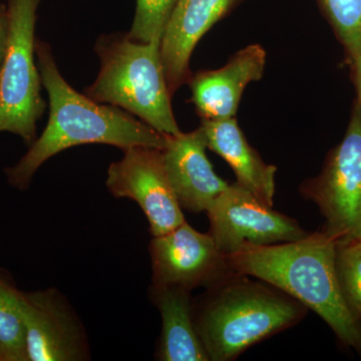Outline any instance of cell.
I'll list each match as a JSON object with an SVG mask.
<instances>
[{
  "label": "cell",
  "instance_id": "obj_15",
  "mask_svg": "<svg viewBox=\"0 0 361 361\" xmlns=\"http://www.w3.org/2000/svg\"><path fill=\"white\" fill-rule=\"evenodd\" d=\"M188 289L153 284L152 301L161 317V334L157 357L161 361H208L195 329L191 299Z\"/></svg>",
  "mask_w": 361,
  "mask_h": 361
},
{
  "label": "cell",
  "instance_id": "obj_2",
  "mask_svg": "<svg viewBox=\"0 0 361 361\" xmlns=\"http://www.w3.org/2000/svg\"><path fill=\"white\" fill-rule=\"evenodd\" d=\"M336 246L322 231L296 241L245 246L226 259L233 272L256 277L314 311L339 341L361 353V323L342 295Z\"/></svg>",
  "mask_w": 361,
  "mask_h": 361
},
{
  "label": "cell",
  "instance_id": "obj_20",
  "mask_svg": "<svg viewBox=\"0 0 361 361\" xmlns=\"http://www.w3.org/2000/svg\"><path fill=\"white\" fill-rule=\"evenodd\" d=\"M7 39V14L6 9L0 6V70L6 54Z\"/></svg>",
  "mask_w": 361,
  "mask_h": 361
},
{
  "label": "cell",
  "instance_id": "obj_13",
  "mask_svg": "<svg viewBox=\"0 0 361 361\" xmlns=\"http://www.w3.org/2000/svg\"><path fill=\"white\" fill-rule=\"evenodd\" d=\"M207 139L202 126L189 133L169 135L163 149L166 171L182 209L204 212L229 186L214 172L206 156Z\"/></svg>",
  "mask_w": 361,
  "mask_h": 361
},
{
  "label": "cell",
  "instance_id": "obj_4",
  "mask_svg": "<svg viewBox=\"0 0 361 361\" xmlns=\"http://www.w3.org/2000/svg\"><path fill=\"white\" fill-rule=\"evenodd\" d=\"M101 70L85 94L137 116L168 135L182 133L173 113L161 58V42H134L127 33L103 35L94 47Z\"/></svg>",
  "mask_w": 361,
  "mask_h": 361
},
{
  "label": "cell",
  "instance_id": "obj_19",
  "mask_svg": "<svg viewBox=\"0 0 361 361\" xmlns=\"http://www.w3.org/2000/svg\"><path fill=\"white\" fill-rule=\"evenodd\" d=\"M336 268L342 295L361 322V240L336 246Z\"/></svg>",
  "mask_w": 361,
  "mask_h": 361
},
{
  "label": "cell",
  "instance_id": "obj_17",
  "mask_svg": "<svg viewBox=\"0 0 361 361\" xmlns=\"http://www.w3.org/2000/svg\"><path fill=\"white\" fill-rule=\"evenodd\" d=\"M180 0H137L132 27L127 33L134 42H161Z\"/></svg>",
  "mask_w": 361,
  "mask_h": 361
},
{
  "label": "cell",
  "instance_id": "obj_6",
  "mask_svg": "<svg viewBox=\"0 0 361 361\" xmlns=\"http://www.w3.org/2000/svg\"><path fill=\"white\" fill-rule=\"evenodd\" d=\"M300 193L325 218L323 233L336 245L361 240V109L356 106L341 144L330 153L322 174L307 180Z\"/></svg>",
  "mask_w": 361,
  "mask_h": 361
},
{
  "label": "cell",
  "instance_id": "obj_18",
  "mask_svg": "<svg viewBox=\"0 0 361 361\" xmlns=\"http://www.w3.org/2000/svg\"><path fill=\"white\" fill-rule=\"evenodd\" d=\"M351 61L361 54V0H319Z\"/></svg>",
  "mask_w": 361,
  "mask_h": 361
},
{
  "label": "cell",
  "instance_id": "obj_12",
  "mask_svg": "<svg viewBox=\"0 0 361 361\" xmlns=\"http://www.w3.org/2000/svg\"><path fill=\"white\" fill-rule=\"evenodd\" d=\"M242 0H180L161 40V58L170 94L189 82L190 59L202 37Z\"/></svg>",
  "mask_w": 361,
  "mask_h": 361
},
{
  "label": "cell",
  "instance_id": "obj_10",
  "mask_svg": "<svg viewBox=\"0 0 361 361\" xmlns=\"http://www.w3.org/2000/svg\"><path fill=\"white\" fill-rule=\"evenodd\" d=\"M21 302L28 360H90L84 325L58 289L23 294Z\"/></svg>",
  "mask_w": 361,
  "mask_h": 361
},
{
  "label": "cell",
  "instance_id": "obj_9",
  "mask_svg": "<svg viewBox=\"0 0 361 361\" xmlns=\"http://www.w3.org/2000/svg\"><path fill=\"white\" fill-rule=\"evenodd\" d=\"M153 284L188 290L211 287L232 274L224 254L210 234L196 231L185 221L149 243Z\"/></svg>",
  "mask_w": 361,
  "mask_h": 361
},
{
  "label": "cell",
  "instance_id": "obj_7",
  "mask_svg": "<svg viewBox=\"0 0 361 361\" xmlns=\"http://www.w3.org/2000/svg\"><path fill=\"white\" fill-rule=\"evenodd\" d=\"M206 213L209 234L225 256L245 246L296 241L308 235L295 220L265 205L237 182L226 188Z\"/></svg>",
  "mask_w": 361,
  "mask_h": 361
},
{
  "label": "cell",
  "instance_id": "obj_8",
  "mask_svg": "<svg viewBox=\"0 0 361 361\" xmlns=\"http://www.w3.org/2000/svg\"><path fill=\"white\" fill-rule=\"evenodd\" d=\"M106 187L115 198L130 199L141 207L153 237L186 221L169 180L163 149L146 146L123 149V158L109 167Z\"/></svg>",
  "mask_w": 361,
  "mask_h": 361
},
{
  "label": "cell",
  "instance_id": "obj_21",
  "mask_svg": "<svg viewBox=\"0 0 361 361\" xmlns=\"http://www.w3.org/2000/svg\"><path fill=\"white\" fill-rule=\"evenodd\" d=\"M355 66L356 85H357L358 96H360V106L361 109V54L353 61Z\"/></svg>",
  "mask_w": 361,
  "mask_h": 361
},
{
  "label": "cell",
  "instance_id": "obj_3",
  "mask_svg": "<svg viewBox=\"0 0 361 361\" xmlns=\"http://www.w3.org/2000/svg\"><path fill=\"white\" fill-rule=\"evenodd\" d=\"M266 284L234 272L209 287L193 312L195 329L209 360H235L302 319L306 306Z\"/></svg>",
  "mask_w": 361,
  "mask_h": 361
},
{
  "label": "cell",
  "instance_id": "obj_14",
  "mask_svg": "<svg viewBox=\"0 0 361 361\" xmlns=\"http://www.w3.org/2000/svg\"><path fill=\"white\" fill-rule=\"evenodd\" d=\"M207 147L224 159L237 178V183L250 191L265 205L273 207L277 168L266 164L247 142L235 118L202 121Z\"/></svg>",
  "mask_w": 361,
  "mask_h": 361
},
{
  "label": "cell",
  "instance_id": "obj_1",
  "mask_svg": "<svg viewBox=\"0 0 361 361\" xmlns=\"http://www.w3.org/2000/svg\"><path fill=\"white\" fill-rule=\"evenodd\" d=\"M35 56L42 85L49 94V123L27 153L7 171L13 186L25 189L44 161L80 145H111L123 151L135 146L166 148L168 135L123 109L97 103L71 87L59 73L49 44L37 40Z\"/></svg>",
  "mask_w": 361,
  "mask_h": 361
},
{
  "label": "cell",
  "instance_id": "obj_5",
  "mask_svg": "<svg viewBox=\"0 0 361 361\" xmlns=\"http://www.w3.org/2000/svg\"><path fill=\"white\" fill-rule=\"evenodd\" d=\"M40 0H7L6 54L0 70V133L35 142L44 115L42 78L35 63V21Z\"/></svg>",
  "mask_w": 361,
  "mask_h": 361
},
{
  "label": "cell",
  "instance_id": "obj_16",
  "mask_svg": "<svg viewBox=\"0 0 361 361\" xmlns=\"http://www.w3.org/2000/svg\"><path fill=\"white\" fill-rule=\"evenodd\" d=\"M23 294L0 279V361H27Z\"/></svg>",
  "mask_w": 361,
  "mask_h": 361
},
{
  "label": "cell",
  "instance_id": "obj_11",
  "mask_svg": "<svg viewBox=\"0 0 361 361\" xmlns=\"http://www.w3.org/2000/svg\"><path fill=\"white\" fill-rule=\"evenodd\" d=\"M267 54L260 44L237 51L222 68L192 75L191 102L202 121L235 118L247 85L264 75Z\"/></svg>",
  "mask_w": 361,
  "mask_h": 361
}]
</instances>
